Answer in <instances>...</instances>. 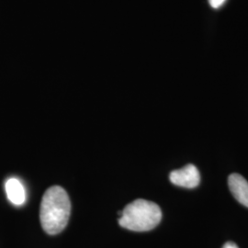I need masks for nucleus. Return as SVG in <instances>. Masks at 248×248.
Returning a JSON list of instances; mask_svg holds the SVG:
<instances>
[{
  "instance_id": "f257e3e1",
  "label": "nucleus",
  "mask_w": 248,
  "mask_h": 248,
  "mask_svg": "<svg viewBox=\"0 0 248 248\" xmlns=\"http://www.w3.org/2000/svg\"><path fill=\"white\" fill-rule=\"evenodd\" d=\"M70 213V200L62 187L51 186L45 191L40 208V220L48 234L61 232L68 223Z\"/></svg>"
},
{
  "instance_id": "f03ea898",
  "label": "nucleus",
  "mask_w": 248,
  "mask_h": 248,
  "mask_svg": "<svg viewBox=\"0 0 248 248\" xmlns=\"http://www.w3.org/2000/svg\"><path fill=\"white\" fill-rule=\"evenodd\" d=\"M162 219L159 206L146 200L138 199L128 204L122 211L119 223L133 232H147L155 228Z\"/></svg>"
},
{
  "instance_id": "7ed1b4c3",
  "label": "nucleus",
  "mask_w": 248,
  "mask_h": 248,
  "mask_svg": "<svg viewBox=\"0 0 248 248\" xmlns=\"http://www.w3.org/2000/svg\"><path fill=\"white\" fill-rule=\"evenodd\" d=\"M170 181L176 186L193 188L199 186L201 175L194 165H186L182 169L174 170L170 173Z\"/></svg>"
},
{
  "instance_id": "20e7f679",
  "label": "nucleus",
  "mask_w": 248,
  "mask_h": 248,
  "mask_svg": "<svg viewBox=\"0 0 248 248\" xmlns=\"http://www.w3.org/2000/svg\"><path fill=\"white\" fill-rule=\"evenodd\" d=\"M228 185L232 196L244 206L248 207V182L239 174H232L228 177Z\"/></svg>"
},
{
  "instance_id": "39448f33",
  "label": "nucleus",
  "mask_w": 248,
  "mask_h": 248,
  "mask_svg": "<svg viewBox=\"0 0 248 248\" xmlns=\"http://www.w3.org/2000/svg\"><path fill=\"white\" fill-rule=\"evenodd\" d=\"M6 193L9 202L16 206L24 204L26 201V191L21 182L17 178H9L5 185Z\"/></svg>"
},
{
  "instance_id": "423d86ee",
  "label": "nucleus",
  "mask_w": 248,
  "mask_h": 248,
  "mask_svg": "<svg viewBox=\"0 0 248 248\" xmlns=\"http://www.w3.org/2000/svg\"><path fill=\"white\" fill-rule=\"evenodd\" d=\"M225 1L226 0H209V3L213 9H219L224 4Z\"/></svg>"
},
{
  "instance_id": "0eeeda50",
  "label": "nucleus",
  "mask_w": 248,
  "mask_h": 248,
  "mask_svg": "<svg viewBox=\"0 0 248 248\" xmlns=\"http://www.w3.org/2000/svg\"><path fill=\"white\" fill-rule=\"evenodd\" d=\"M222 248H238V247L234 243H232V242H227V243H225L223 245Z\"/></svg>"
}]
</instances>
